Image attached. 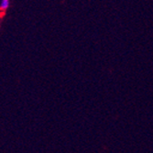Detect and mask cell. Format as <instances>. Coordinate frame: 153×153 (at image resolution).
<instances>
[{
  "instance_id": "cell-1",
  "label": "cell",
  "mask_w": 153,
  "mask_h": 153,
  "mask_svg": "<svg viewBox=\"0 0 153 153\" xmlns=\"http://www.w3.org/2000/svg\"><path fill=\"white\" fill-rule=\"evenodd\" d=\"M9 5H10V1L9 0H1V2H0V10H7L8 7H9Z\"/></svg>"
}]
</instances>
